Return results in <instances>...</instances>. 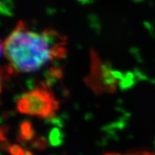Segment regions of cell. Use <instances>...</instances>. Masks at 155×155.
I'll return each mask as SVG.
<instances>
[{
  "instance_id": "obj_1",
  "label": "cell",
  "mask_w": 155,
  "mask_h": 155,
  "mask_svg": "<svg viewBox=\"0 0 155 155\" xmlns=\"http://www.w3.org/2000/svg\"><path fill=\"white\" fill-rule=\"evenodd\" d=\"M63 40L65 36L54 29L47 28L39 33L21 21L2 43L4 55L17 72L31 73L51 60V47Z\"/></svg>"
},
{
  "instance_id": "obj_2",
  "label": "cell",
  "mask_w": 155,
  "mask_h": 155,
  "mask_svg": "<svg viewBox=\"0 0 155 155\" xmlns=\"http://www.w3.org/2000/svg\"><path fill=\"white\" fill-rule=\"evenodd\" d=\"M41 83L37 88L24 94L17 102L21 114L51 120L59 109V102L48 87Z\"/></svg>"
},
{
  "instance_id": "obj_3",
  "label": "cell",
  "mask_w": 155,
  "mask_h": 155,
  "mask_svg": "<svg viewBox=\"0 0 155 155\" xmlns=\"http://www.w3.org/2000/svg\"><path fill=\"white\" fill-rule=\"evenodd\" d=\"M90 58V74L85 77V84L97 95L105 92H115L119 80L114 75V69L110 64L102 62L98 54L94 49L91 50Z\"/></svg>"
},
{
  "instance_id": "obj_4",
  "label": "cell",
  "mask_w": 155,
  "mask_h": 155,
  "mask_svg": "<svg viewBox=\"0 0 155 155\" xmlns=\"http://www.w3.org/2000/svg\"><path fill=\"white\" fill-rule=\"evenodd\" d=\"M35 136V130L32 128V124L28 120L23 121L20 125L19 133L18 136V140L21 143L25 144V142L31 141Z\"/></svg>"
},
{
  "instance_id": "obj_5",
  "label": "cell",
  "mask_w": 155,
  "mask_h": 155,
  "mask_svg": "<svg viewBox=\"0 0 155 155\" xmlns=\"http://www.w3.org/2000/svg\"><path fill=\"white\" fill-rule=\"evenodd\" d=\"M65 135L58 128H51L49 133V143L52 147H59L64 143Z\"/></svg>"
},
{
  "instance_id": "obj_6",
  "label": "cell",
  "mask_w": 155,
  "mask_h": 155,
  "mask_svg": "<svg viewBox=\"0 0 155 155\" xmlns=\"http://www.w3.org/2000/svg\"><path fill=\"white\" fill-rule=\"evenodd\" d=\"M136 83V75L131 72L124 73L122 79L119 81V86L122 90L131 88Z\"/></svg>"
},
{
  "instance_id": "obj_7",
  "label": "cell",
  "mask_w": 155,
  "mask_h": 155,
  "mask_svg": "<svg viewBox=\"0 0 155 155\" xmlns=\"http://www.w3.org/2000/svg\"><path fill=\"white\" fill-rule=\"evenodd\" d=\"M48 142L47 139L44 136H37V137L33 138L31 140V147L33 149L38 150H43L47 147L48 146Z\"/></svg>"
},
{
  "instance_id": "obj_8",
  "label": "cell",
  "mask_w": 155,
  "mask_h": 155,
  "mask_svg": "<svg viewBox=\"0 0 155 155\" xmlns=\"http://www.w3.org/2000/svg\"><path fill=\"white\" fill-rule=\"evenodd\" d=\"M48 79H47V82H51L53 80H56V79H61L63 77V73L59 67H51V69L48 71Z\"/></svg>"
},
{
  "instance_id": "obj_9",
  "label": "cell",
  "mask_w": 155,
  "mask_h": 155,
  "mask_svg": "<svg viewBox=\"0 0 155 155\" xmlns=\"http://www.w3.org/2000/svg\"><path fill=\"white\" fill-rule=\"evenodd\" d=\"M9 152L11 155H25V153L19 145L14 144L10 147Z\"/></svg>"
},
{
  "instance_id": "obj_10",
  "label": "cell",
  "mask_w": 155,
  "mask_h": 155,
  "mask_svg": "<svg viewBox=\"0 0 155 155\" xmlns=\"http://www.w3.org/2000/svg\"><path fill=\"white\" fill-rule=\"evenodd\" d=\"M2 51H3V44H2L1 41H0V56H1V54H2Z\"/></svg>"
},
{
  "instance_id": "obj_11",
  "label": "cell",
  "mask_w": 155,
  "mask_h": 155,
  "mask_svg": "<svg viewBox=\"0 0 155 155\" xmlns=\"http://www.w3.org/2000/svg\"><path fill=\"white\" fill-rule=\"evenodd\" d=\"M145 155H155V153H151V152H144Z\"/></svg>"
},
{
  "instance_id": "obj_12",
  "label": "cell",
  "mask_w": 155,
  "mask_h": 155,
  "mask_svg": "<svg viewBox=\"0 0 155 155\" xmlns=\"http://www.w3.org/2000/svg\"><path fill=\"white\" fill-rule=\"evenodd\" d=\"M25 155H33L31 152L28 151V150H25Z\"/></svg>"
},
{
  "instance_id": "obj_13",
  "label": "cell",
  "mask_w": 155,
  "mask_h": 155,
  "mask_svg": "<svg viewBox=\"0 0 155 155\" xmlns=\"http://www.w3.org/2000/svg\"><path fill=\"white\" fill-rule=\"evenodd\" d=\"M104 155H121L120 153H105Z\"/></svg>"
},
{
  "instance_id": "obj_14",
  "label": "cell",
  "mask_w": 155,
  "mask_h": 155,
  "mask_svg": "<svg viewBox=\"0 0 155 155\" xmlns=\"http://www.w3.org/2000/svg\"><path fill=\"white\" fill-rule=\"evenodd\" d=\"M0 92H1V84H0Z\"/></svg>"
}]
</instances>
